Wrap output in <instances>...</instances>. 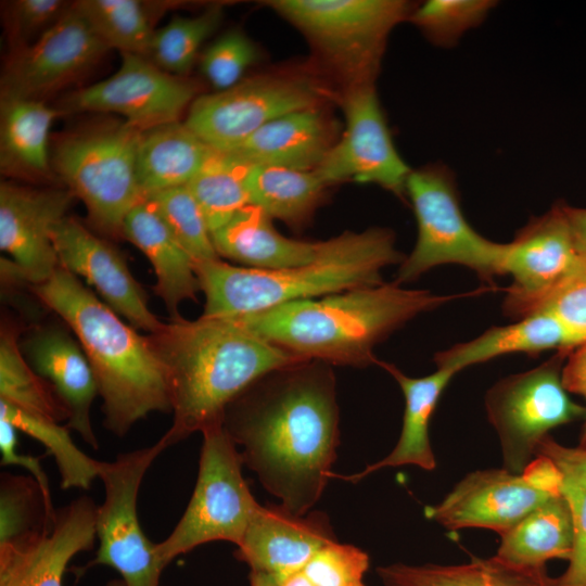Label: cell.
Wrapping results in <instances>:
<instances>
[{"label": "cell", "mask_w": 586, "mask_h": 586, "mask_svg": "<svg viewBox=\"0 0 586 586\" xmlns=\"http://www.w3.org/2000/svg\"><path fill=\"white\" fill-rule=\"evenodd\" d=\"M222 424L262 486L289 511L307 513L324 492L340 444L332 366L305 360L265 374L227 406Z\"/></svg>", "instance_id": "obj_1"}, {"label": "cell", "mask_w": 586, "mask_h": 586, "mask_svg": "<svg viewBox=\"0 0 586 586\" xmlns=\"http://www.w3.org/2000/svg\"><path fill=\"white\" fill-rule=\"evenodd\" d=\"M148 339L169 387L174 418L162 436L169 447L222 424L227 406L259 378L308 360L226 316L169 319Z\"/></svg>", "instance_id": "obj_2"}, {"label": "cell", "mask_w": 586, "mask_h": 586, "mask_svg": "<svg viewBox=\"0 0 586 586\" xmlns=\"http://www.w3.org/2000/svg\"><path fill=\"white\" fill-rule=\"evenodd\" d=\"M472 293L440 295L381 283L268 309L226 316L255 335L308 360L364 368L380 361L374 347L417 316Z\"/></svg>", "instance_id": "obj_3"}, {"label": "cell", "mask_w": 586, "mask_h": 586, "mask_svg": "<svg viewBox=\"0 0 586 586\" xmlns=\"http://www.w3.org/2000/svg\"><path fill=\"white\" fill-rule=\"evenodd\" d=\"M30 290L80 343L98 383L106 430L122 437L148 415L171 412L166 373L148 335L61 266Z\"/></svg>", "instance_id": "obj_4"}, {"label": "cell", "mask_w": 586, "mask_h": 586, "mask_svg": "<svg viewBox=\"0 0 586 586\" xmlns=\"http://www.w3.org/2000/svg\"><path fill=\"white\" fill-rule=\"evenodd\" d=\"M404 258L394 232L373 227L320 241L316 258L303 266L262 270L218 258L196 263L195 270L205 296L203 315L237 316L381 284L383 270Z\"/></svg>", "instance_id": "obj_5"}, {"label": "cell", "mask_w": 586, "mask_h": 586, "mask_svg": "<svg viewBox=\"0 0 586 586\" xmlns=\"http://www.w3.org/2000/svg\"><path fill=\"white\" fill-rule=\"evenodd\" d=\"M417 220L418 235L404 258L395 282L403 285L443 265H460L493 286L502 276L506 243L481 235L466 219L455 177L443 164L412 170L406 182ZM494 288V286H493Z\"/></svg>", "instance_id": "obj_6"}, {"label": "cell", "mask_w": 586, "mask_h": 586, "mask_svg": "<svg viewBox=\"0 0 586 586\" xmlns=\"http://www.w3.org/2000/svg\"><path fill=\"white\" fill-rule=\"evenodd\" d=\"M141 133L127 122L105 123L64 137L52 154L56 175L107 237H122L126 216L144 201L137 177Z\"/></svg>", "instance_id": "obj_7"}, {"label": "cell", "mask_w": 586, "mask_h": 586, "mask_svg": "<svg viewBox=\"0 0 586 586\" xmlns=\"http://www.w3.org/2000/svg\"><path fill=\"white\" fill-rule=\"evenodd\" d=\"M309 40L346 88L373 84L392 29L409 16L403 0L267 2Z\"/></svg>", "instance_id": "obj_8"}, {"label": "cell", "mask_w": 586, "mask_h": 586, "mask_svg": "<svg viewBox=\"0 0 586 586\" xmlns=\"http://www.w3.org/2000/svg\"><path fill=\"white\" fill-rule=\"evenodd\" d=\"M199 472L191 499L155 552L164 568L176 557L211 542L238 546L259 508L246 480L238 446L224 424L202 432Z\"/></svg>", "instance_id": "obj_9"}, {"label": "cell", "mask_w": 586, "mask_h": 586, "mask_svg": "<svg viewBox=\"0 0 586 586\" xmlns=\"http://www.w3.org/2000/svg\"><path fill=\"white\" fill-rule=\"evenodd\" d=\"M569 352L495 383L485 395L487 418L497 432L506 470L520 474L535 459L548 433L586 418V406L569 396L562 369Z\"/></svg>", "instance_id": "obj_10"}, {"label": "cell", "mask_w": 586, "mask_h": 586, "mask_svg": "<svg viewBox=\"0 0 586 586\" xmlns=\"http://www.w3.org/2000/svg\"><path fill=\"white\" fill-rule=\"evenodd\" d=\"M167 443L119 454L113 461H101L99 477L104 484V501L97 511L99 548L90 564L115 569L126 586H160L165 569L155 544L143 533L137 511L139 489L145 472Z\"/></svg>", "instance_id": "obj_11"}, {"label": "cell", "mask_w": 586, "mask_h": 586, "mask_svg": "<svg viewBox=\"0 0 586 586\" xmlns=\"http://www.w3.org/2000/svg\"><path fill=\"white\" fill-rule=\"evenodd\" d=\"M324 98V89L307 77L260 75L196 97L184 123L208 146L226 153L267 123L320 106Z\"/></svg>", "instance_id": "obj_12"}, {"label": "cell", "mask_w": 586, "mask_h": 586, "mask_svg": "<svg viewBox=\"0 0 586 586\" xmlns=\"http://www.w3.org/2000/svg\"><path fill=\"white\" fill-rule=\"evenodd\" d=\"M558 495L559 470L548 457L537 455L520 474L505 468L467 474L441 502L428 507L425 514L450 531L477 527L501 535Z\"/></svg>", "instance_id": "obj_13"}, {"label": "cell", "mask_w": 586, "mask_h": 586, "mask_svg": "<svg viewBox=\"0 0 586 586\" xmlns=\"http://www.w3.org/2000/svg\"><path fill=\"white\" fill-rule=\"evenodd\" d=\"M346 127L315 169L329 187L355 180L374 183L402 198L412 169L397 152L380 106L374 84L345 88Z\"/></svg>", "instance_id": "obj_14"}, {"label": "cell", "mask_w": 586, "mask_h": 586, "mask_svg": "<svg viewBox=\"0 0 586 586\" xmlns=\"http://www.w3.org/2000/svg\"><path fill=\"white\" fill-rule=\"evenodd\" d=\"M196 92L194 81L163 71L145 56L122 53L120 66L111 77L68 95L65 109L116 113L144 131L177 122Z\"/></svg>", "instance_id": "obj_15"}, {"label": "cell", "mask_w": 586, "mask_h": 586, "mask_svg": "<svg viewBox=\"0 0 586 586\" xmlns=\"http://www.w3.org/2000/svg\"><path fill=\"white\" fill-rule=\"evenodd\" d=\"M76 196L65 189H36L12 182L0 186L1 273L30 285L47 281L59 268L52 231Z\"/></svg>", "instance_id": "obj_16"}, {"label": "cell", "mask_w": 586, "mask_h": 586, "mask_svg": "<svg viewBox=\"0 0 586 586\" xmlns=\"http://www.w3.org/2000/svg\"><path fill=\"white\" fill-rule=\"evenodd\" d=\"M109 47L74 9L14 50L1 77V99L39 100L97 63Z\"/></svg>", "instance_id": "obj_17"}, {"label": "cell", "mask_w": 586, "mask_h": 586, "mask_svg": "<svg viewBox=\"0 0 586 586\" xmlns=\"http://www.w3.org/2000/svg\"><path fill=\"white\" fill-rule=\"evenodd\" d=\"M578 257L565 203L558 202L543 215L532 217L506 243L502 276L509 275L512 281L504 311L518 319L532 313Z\"/></svg>", "instance_id": "obj_18"}, {"label": "cell", "mask_w": 586, "mask_h": 586, "mask_svg": "<svg viewBox=\"0 0 586 586\" xmlns=\"http://www.w3.org/2000/svg\"><path fill=\"white\" fill-rule=\"evenodd\" d=\"M59 265L81 277L101 300L135 329L157 332L165 322L149 308L148 297L124 255L109 241L66 216L52 231Z\"/></svg>", "instance_id": "obj_19"}, {"label": "cell", "mask_w": 586, "mask_h": 586, "mask_svg": "<svg viewBox=\"0 0 586 586\" xmlns=\"http://www.w3.org/2000/svg\"><path fill=\"white\" fill-rule=\"evenodd\" d=\"M97 511L80 496L56 510L51 528L0 544V586H63L69 561L94 545Z\"/></svg>", "instance_id": "obj_20"}, {"label": "cell", "mask_w": 586, "mask_h": 586, "mask_svg": "<svg viewBox=\"0 0 586 586\" xmlns=\"http://www.w3.org/2000/svg\"><path fill=\"white\" fill-rule=\"evenodd\" d=\"M335 540L329 515L323 511L296 514L281 504L260 505L234 556L251 571L266 573L281 584L302 572L319 549Z\"/></svg>", "instance_id": "obj_21"}, {"label": "cell", "mask_w": 586, "mask_h": 586, "mask_svg": "<svg viewBox=\"0 0 586 586\" xmlns=\"http://www.w3.org/2000/svg\"><path fill=\"white\" fill-rule=\"evenodd\" d=\"M20 346L31 368L50 384L67 409L66 426L98 449L90 417L99 394L98 383L78 340L66 328L46 324L34 327Z\"/></svg>", "instance_id": "obj_22"}, {"label": "cell", "mask_w": 586, "mask_h": 586, "mask_svg": "<svg viewBox=\"0 0 586 586\" xmlns=\"http://www.w3.org/2000/svg\"><path fill=\"white\" fill-rule=\"evenodd\" d=\"M334 143V125L320 106H316L267 123L226 153L252 167L315 170Z\"/></svg>", "instance_id": "obj_23"}, {"label": "cell", "mask_w": 586, "mask_h": 586, "mask_svg": "<svg viewBox=\"0 0 586 586\" xmlns=\"http://www.w3.org/2000/svg\"><path fill=\"white\" fill-rule=\"evenodd\" d=\"M378 366L387 371L398 383L405 399L403 426L393 450L384 458L367 466L362 471L342 475L330 473V479L358 483L371 473L400 466H416L432 471L436 459L431 446L429 425L436 405L456 372L436 368L433 373L413 378L405 374L395 365L380 360Z\"/></svg>", "instance_id": "obj_24"}, {"label": "cell", "mask_w": 586, "mask_h": 586, "mask_svg": "<svg viewBox=\"0 0 586 586\" xmlns=\"http://www.w3.org/2000/svg\"><path fill=\"white\" fill-rule=\"evenodd\" d=\"M122 237L150 260L156 276L153 290L164 302L169 319L181 317L180 305L184 301H196L201 291L195 262L149 201L140 202L128 213Z\"/></svg>", "instance_id": "obj_25"}, {"label": "cell", "mask_w": 586, "mask_h": 586, "mask_svg": "<svg viewBox=\"0 0 586 586\" xmlns=\"http://www.w3.org/2000/svg\"><path fill=\"white\" fill-rule=\"evenodd\" d=\"M582 341L556 316L535 310L508 326L492 327L464 343L438 352L434 356L436 368L456 373L464 368L509 354L538 355L555 349L570 352Z\"/></svg>", "instance_id": "obj_26"}, {"label": "cell", "mask_w": 586, "mask_h": 586, "mask_svg": "<svg viewBox=\"0 0 586 586\" xmlns=\"http://www.w3.org/2000/svg\"><path fill=\"white\" fill-rule=\"evenodd\" d=\"M219 257L232 259L242 267L278 270L306 265L319 252V242L284 237L272 218L260 207L247 204L221 228L212 233Z\"/></svg>", "instance_id": "obj_27"}, {"label": "cell", "mask_w": 586, "mask_h": 586, "mask_svg": "<svg viewBox=\"0 0 586 586\" xmlns=\"http://www.w3.org/2000/svg\"><path fill=\"white\" fill-rule=\"evenodd\" d=\"M214 152L179 120L142 131L137 177L143 200L163 190L187 186Z\"/></svg>", "instance_id": "obj_28"}, {"label": "cell", "mask_w": 586, "mask_h": 586, "mask_svg": "<svg viewBox=\"0 0 586 586\" xmlns=\"http://www.w3.org/2000/svg\"><path fill=\"white\" fill-rule=\"evenodd\" d=\"M375 572L383 586H555L546 568L517 566L497 556L454 565L392 563Z\"/></svg>", "instance_id": "obj_29"}, {"label": "cell", "mask_w": 586, "mask_h": 586, "mask_svg": "<svg viewBox=\"0 0 586 586\" xmlns=\"http://www.w3.org/2000/svg\"><path fill=\"white\" fill-rule=\"evenodd\" d=\"M573 539L571 510L561 494L543 502L502 533L496 556L517 566L546 568L551 559H570Z\"/></svg>", "instance_id": "obj_30"}, {"label": "cell", "mask_w": 586, "mask_h": 586, "mask_svg": "<svg viewBox=\"0 0 586 586\" xmlns=\"http://www.w3.org/2000/svg\"><path fill=\"white\" fill-rule=\"evenodd\" d=\"M59 111L40 100L1 99V167L11 174L49 171V131Z\"/></svg>", "instance_id": "obj_31"}, {"label": "cell", "mask_w": 586, "mask_h": 586, "mask_svg": "<svg viewBox=\"0 0 586 586\" xmlns=\"http://www.w3.org/2000/svg\"><path fill=\"white\" fill-rule=\"evenodd\" d=\"M250 203L291 227L307 224L328 186L315 170L253 166L246 180Z\"/></svg>", "instance_id": "obj_32"}, {"label": "cell", "mask_w": 586, "mask_h": 586, "mask_svg": "<svg viewBox=\"0 0 586 586\" xmlns=\"http://www.w3.org/2000/svg\"><path fill=\"white\" fill-rule=\"evenodd\" d=\"M21 332L8 322L0 335V400L50 420H68V411L50 384L26 360L20 346Z\"/></svg>", "instance_id": "obj_33"}, {"label": "cell", "mask_w": 586, "mask_h": 586, "mask_svg": "<svg viewBox=\"0 0 586 586\" xmlns=\"http://www.w3.org/2000/svg\"><path fill=\"white\" fill-rule=\"evenodd\" d=\"M548 457L561 475V494L573 521V548L565 572L555 577V586H586V448L568 447L549 435L537 447L536 456Z\"/></svg>", "instance_id": "obj_34"}, {"label": "cell", "mask_w": 586, "mask_h": 586, "mask_svg": "<svg viewBox=\"0 0 586 586\" xmlns=\"http://www.w3.org/2000/svg\"><path fill=\"white\" fill-rule=\"evenodd\" d=\"M249 166L228 153L215 151L187 184L200 205L211 233L250 203Z\"/></svg>", "instance_id": "obj_35"}, {"label": "cell", "mask_w": 586, "mask_h": 586, "mask_svg": "<svg viewBox=\"0 0 586 586\" xmlns=\"http://www.w3.org/2000/svg\"><path fill=\"white\" fill-rule=\"evenodd\" d=\"M0 417L39 441L48 454L54 457L62 489H89L93 480L99 477L101 461L90 458L76 446L66 425L24 411L3 400H0Z\"/></svg>", "instance_id": "obj_36"}, {"label": "cell", "mask_w": 586, "mask_h": 586, "mask_svg": "<svg viewBox=\"0 0 586 586\" xmlns=\"http://www.w3.org/2000/svg\"><path fill=\"white\" fill-rule=\"evenodd\" d=\"M74 9L109 47L149 55L155 30L146 4L137 0H80Z\"/></svg>", "instance_id": "obj_37"}, {"label": "cell", "mask_w": 586, "mask_h": 586, "mask_svg": "<svg viewBox=\"0 0 586 586\" xmlns=\"http://www.w3.org/2000/svg\"><path fill=\"white\" fill-rule=\"evenodd\" d=\"M222 14L221 5L215 4L193 17L175 16L155 30L151 61L169 74L186 75L204 41L219 27Z\"/></svg>", "instance_id": "obj_38"}, {"label": "cell", "mask_w": 586, "mask_h": 586, "mask_svg": "<svg viewBox=\"0 0 586 586\" xmlns=\"http://www.w3.org/2000/svg\"><path fill=\"white\" fill-rule=\"evenodd\" d=\"M55 514L34 477L1 474L0 544L51 528Z\"/></svg>", "instance_id": "obj_39"}, {"label": "cell", "mask_w": 586, "mask_h": 586, "mask_svg": "<svg viewBox=\"0 0 586 586\" xmlns=\"http://www.w3.org/2000/svg\"><path fill=\"white\" fill-rule=\"evenodd\" d=\"M146 201L195 264L220 258L203 212L187 186L160 191Z\"/></svg>", "instance_id": "obj_40"}, {"label": "cell", "mask_w": 586, "mask_h": 586, "mask_svg": "<svg viewBox=\"0 0 586 586\" xmlns=\"http://www.w3.org/2000/svg\"><path fill=\"white\" fill-rule=\"evenodd\" d=\"M495 5L492 0H429L412 10L409 21L433 43L450 48Z\"/></svg>", "instance_id": "obj_41"}, {"label": "cell", "mask_w": 586, "mask_h": 586, "mask_svg": "<svg viewBox=\"0 0 586 586\" xmlns=\"http://www.w3.org/2000/svg\"><path fill=\"white\" fill-rule=\"evenodd\" d=\"M258 58L257 47L246 35L240 30H230L205 50L200 67L213 87L220 91L239 84Z\"/></svg>", "instance_id": "obj_42"}, {"label": "cell", "mask_w": 586, "mask_h": 586, "mask_svg": "<svg viewBox=\"0 0 586 586\" xmlns=\"http://www.w3.org/2000/svg\"><path fill=\"white\" fill-rule=\"evenodd\" d=\"M369 564L366 551L335 540L319 549L302 572L316 586H366Z\"/></svg>", "instance_id": "obj_43"}, {"label": "cell", "mask_w": 586, "mask_h": 586, "mask_svg": "<svg viewBox=\"0 0 586 586\" xmlns=\"http://www.w3.org/2000/svg\"><path fill=\"white\" fill-rule=\"evenodd\" d=\"M556 316L586 342V259L578 257L553 289L533 309ZM532 311V313H533ZM531 314V313H530Z\"/></svg>", "instance_id": "obj_44"}, {"label": "cell", "mask_w": 586, "mask_h": 586, "mask_svg": "<svg viewBox=\"0 0 586 586\" xmlns=\"http://www.w3.org/2000/svg\"><path fill=\"white\" fill-rule=\"evenodd\" d=\"M73 2L62 0H17L10 3L7 26L16 49L27 46L28 39L41 36L63 17Z\"/></svg>", "instance_id": "obj_45"}, {"label": "cell", "mask_w": 586, "mask_h": 586, "mask_svg": "<svg viewBox=\"0 0 586 586\" xmlns=\"http://www.w3.org/2000/svg\"><path fill=\"white\" fill-rule=\"evenodd\" d=\"M1 466L17 464L25 468L39 484L49 509H54L49 479L40 464V458L21 453L17 449V429L5 418L0 417Z\"/></svg>", "instance_id": "obj_46"}, {"label": "cell", "mask_w": 586, "mask_h": 586, "mask_svg": "<svg viewBox=\"0 0 586 586\" xmlns=\"http://www.w3.org/2000/svg\"><path fill=\"white\" fill-rule=\"evenodd\" d=\"M565 212L573 234L576 252L586 259V208L565 204Z\"/></svg>", "instance_id": "obj_47"}, {"label": "cell", "mask_w": 586, "mask_h": 586, "mask_svg": "<svg viewBox=\"0 0 586 586\" xmlns=\"http://www.w3.org/2000/svg\"><path fill=\"white\" fill-rule=\"evenodd\" d=\"M249 579L250 586H281L272 576L263 572L251 571Z\"/></svg>", "instance_id": "obj_48"}, {"label": "cell", "mask_w": 586, "mask_h": 586, "mask_svg": "<svg viewBox=\"0 0 586 586\" xmlns=\"http://www.w3.org/2000/svg\"><path fill=\"white\" fill-rule=\"evenodd\" d=\"M281 586H316L303 572H298L280 584Z\"/></svg>", "instance_id": "obj_49"}, {"label": "cell", "mask_w": 586, "mask_h": 586, "mask_svg": "<svg viewBox=\"0 0 586 586\" xmlns=\"http://www.w3.org/2000/svg\"><path fill=\"white\" fill-rule=\"evenodd\" d=\"M578 446L586 448V418L584 420V425H583V429H582L581 440H579V445Z\"/></svg>", "instance_id": "obj_50"}, {"label": "cell", "mask_w": 586, "mask_h": 586, "mask_svg": "<svg viewBox=\"0 0 586 586\" xmlns=\"http://www.w3.org/2000/svg\"><path fill=\"white\" fill-rule=\"evenodd\" d=\"M106 586H126V585H125L123 579L122 581L114 579V581H111L110 583H107Z\"/></svg>", "instance_id": "obj_51"}]
</instances>
